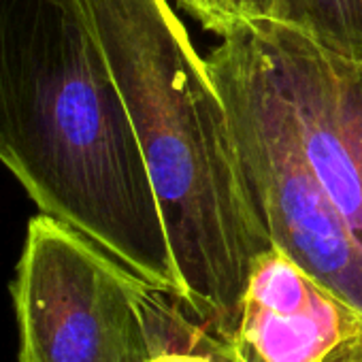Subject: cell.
I'll list each match as a JSON object with an SVG mask.
<instances>
[{
  "instance_id": "cell-1",
  "label": "cell",
  "mask_w": 362,
  "mask_h": 362,
  "mask_svg": "<svg viewBox=\"0 0 362 362\" xmlns=\"http://www.w3.org/2000/svg\"><path fill=\"white\" fill-rule=\"evenodd\" d=\"M0 162L41 214L179 298L139 136L77 0H0Z\"/></svg>"
},
{
  "instance_id": "cell-2",
  "label": "cell",
  "mask_w": 362,
  "mask_h": 362,
  "mask_svg": "<svg viewBox=\"0 0 362 362\" xmlns=\"http://www.w3.org/2000/svg\"><path fill=\"white\" fill-rule=\"evenodd\" d=\"M132 119L179 298L218 339L273 247L222 100L168 0H77Z\"/></svg>"
},
{
  "instance_id": "cell-3",
  "label": "cell",
  "mask_w": 362,
  "mask_h": 362,
  "mask_svg": "<svg viewBox=\"0 0 362 362\" xmlns=\"http://www.w3.org/2000/svg\"><path fill=\"white\" fill-rule=\"evenodd\" d=\"M273 245L362 311V247L313 170L256 24L205 58Z\"/></svg>"
},
{
  "instance_id": "cell-4",
  "label": "cell",
  "mask_w": 362,
  "mask_h": 362,
  "mask_svg": "<svg viewBox=\"0 0 362 362\" xmlns=\"http://www.w3.org/2000/svg\"><path fill=\"white\" fill-rule=\"evenodd\" d=\"M151 290L77 230L35 216L11 284L20 362H147Z\"/></svg>"
},
{
  "instance_id": "cell-5",
  "label": "cell",
  "mask_w": 362,
  "mask_h": 362,
  "mask_svg": "<svg viewBox=\"0 0 362 362\" xmlns=\"http://www.w3.org/2000/svg\"><path fill=\"white\" fill-rule=\"evenodd\" d=\"M307 158L362 247V66L275 20L256 24Z\"/></svg>"
},
{
  "instance_id": "cell-6",
  "label": "cell",
  "mask_w": 362,
  "mask_h": 362,
  "mask_svg": "<svg viewBox=\"0 0 362 362\" xmlns=\"http://www.w3.org/2000/svg\"><path fill=\"white\" fill-rule=\"evenodd\" d=\"M360 330V309L273 245L250 271L222 362H326Z\"/></svg>"
},
{
  "instance_id": "cell-7",
  "label": "cell",
  "mask_w": 362,
  "mask_h": 362,
  "mask_svg": "<svg viewBox=\"0 0 362 362\" xmlns=\"http://www.w3.org/2000/svg\"><path fill=\"white\" fill-rule=\"evenodd\" d=\"M275 22L362 66V0H277Z\"/></svg>"
},
{
  "instance_id": "cell-8",
  "label": "cell",
  "mask_w": 362,
  "mask_h": 362,
  "mask_svg": "<svg viewBox=\"0 0 362 362\" xmlns=\"http://www.w3.org/2000/svg\"><path fill=\"white\" fill-rule=\"evenodd\" d=\"M177 5L220 39L241 26L275 20L277 11V0H177Z\"/></svg>"
},
{
  "instance_id": "cell-9",
  "label": "cell",
  "mask_w": 362,
  "mask_h": 362,
  "mask_svg": "<svg viewBox=\"0 0 362 362\" xmlns=\"http://www.w3.org/2000/svg\"><path fill=\"white\" fill-rule=\"evenodd\" d=\"M326 362H362V330L341 343L328 358Z\"/></svg>"
},
{
  "instance_id": "cell-10",
  "label": "cell",
  "mask_w": 362,
  "mask_h": 362,
  "mask_svg": "<svg viewBox=\"0 0 362 362\" xmlns=\"http://www.w3.org/2000/svg\"><path fill=\"white\" fill-rule=\"evenodd\" d=\"M147 362H222L216 356L209 354H192V351H168V354H158L149 358Z\"/></svg>"
}]
</instances>
